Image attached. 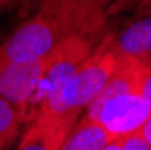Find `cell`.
<instances>
[{"label": "cell", "mask_w": 151, "mask_h": 150, "mask_svg": "<svg viewBox=\"0 0 151 150\" xmlns=\"http://www.w3.org/2000/svg\"><path fill=\"white\" fill-rule=\"evenodd\" d=\"M97 34L86 16L83 0H43L0 44V63L38 60L70 36L96 40Z\"/></svg>", "instance_id": "6da1fadb"}, {"label": "cell", "mask_w": 151, "mask_h": 150, "mask_svg": "<svg viewBox=\"0 0 151 150\" xmlns=\"http://www.w3.org/2000/svg\"><path fill=\"white\" fill-rule=\"evenodd\" d=\"M140 72L142 62L121 58L103 90L85 110L111 141L139 134L151 116V105L140 94Z\"/></svg>", "instance_id": "7a4b0ae2"}, {"label": "cell", "mask_w": 151, "mask_h": 150, "mask_svg": "<svg viewBox=\"0 0 151 150\" xmlns=\"http://www.w3.org/2000/svg\"><path fill=\"white\" fill-rule=\"evenodd\" d=\"M119 60L121 56L111 51L108 36L99 40V44L88 54V58L61 87V90L49 103L42 105L32 116H40L68 134L74 123L85 114L88 105L103 90Z\"/></svg>", "instance_id": "3957f363"}, {"label": "cell", "mask_w": 151, "mask_h": 150, "mask_svg": "<svg viewBox=\"0 0 151 150\" xmlns=\"http://www.w3.org/2000/svg\"><path fill=\"white\" fill-rule=\"evenodd\" d=\"M97 44L99 42L90 40L86 36H70L49 54L45 72L40 80V85L36 89V94L31 105L29 119L42 105L49 103L61 90V87L72 78V74L88 58V54Z\"/></svg>", "instance_id": "277c9868"}, {"label": "cell", "mask_w": 151, "mask_h": 150, "mask_svg": "<svg viewBox=\"0 0 151 150\" xmlns=\"http://www.w3.org/2000/svg\"><path fill=\"white\" fill-rule=\"evenodd\" d=\"M49 54L38 60L0 63V96L20 108L27 118L31 114L36 89L45 72Z\"/></svg>", "instance_id": "5b68a950"}, {"label": "cell", "mask_w": 151, "mask_h": 150, "mask_svg": "<svg viewBox=\"0 0 151 150\" xmlns=\"http://www.w3.org/2000/svg\"><path fill=\"white\" fill-rule=\"evenodd\" d=\"M111 51L121 58L146 62L151 58V16L128 24L117 34L108 36Z\"/></svg>", "instance_id": "8992f818"}, {"label": "cell", "mask_w": 151, "mask_h": 150, "mask_svg": "<svg viewBox=\"0 0 151 150\" xmlns=\"http://www.w3.org/2000/svg\"><path fill=\"white\" fill-rule=\"evenodd\" d=\"M67 132L54 127L50 121L32 116L16 141L14 150H58Z\"/></svg>", "instance_id": "52a82bcc"}, {"label": "cell", "mask_w": 151, "mask_h": 150, "mask_svg": "<svg viewBox=\"0 0 151 150\" xmlns=\"http://www.w3.org/2000/svg\"><path fill=\"white\" fill-rule=\"evenodd\" d=\"M110 141L106 130L83 114L63 138L58 150H101Z\"/></svg>", "instance_id": "ba28073f"}, {"label": "cell", "mask_w": 151, "mask_h": 150, "mask_svg": "<svg viewBox=\"0 0 151 150\" xmlns=\"http://www.w3.org/2000/svg\"><path fill=\"white\" fill-rule=\"evenodd\" d=\"M29 118L0 96V150H11L24 132Z\"/></svg>", "instance_id": "9c48e42d"}, {"label": "cell", "mask_w": 151, "mask_h": 150, "mask_svg": "<svg viewBox=\"0 0 151 150\" xmlns=\"http://www.w3.org/2000/svg\"><path fill=\"white\" fill-rule=\"evenodd\" d=\"M113 0H83V6L85 11L88 15V20L90 24L96 27L97 33H101V27L106 20V11L111 6Z\"/></svg>", "instance_id": "30bf717a"}, {"label": "cell", "mask_w": 151, "mask_h": 150, "mask_svg": "<svg viewBox=\"0 0 151 150\" xmlns=\"http://www.w3.org/2000/svg\"><path fill=\"white\" fill-rule=\"evenodd\" d=\"M42 2L43 0H6V4L2 6V9L16 11L20 18H27L42 6Z\"/></svg>", "instance_id": "8fae6325"}, {"label": "cell", "mask_w": 151, "mask_h": 150, "mask_svg": "<svg viewBox=\"0 0 151 150\" xmlns=\"http://www.w3.org/2000/svg\"><path fill=\"white\" fill-rule=\"evenodd\" d=\"M147 4H149V0H113L111 6L106 11V18L121 15V13H129V11L142 7V6H147Z\"/></svg>", "instance_id": "7c38bea8"}, {"label": "cell", "mask_w": 151, "mask_h": 150, "mask_svg": "<svg viewBox=\"0 0 151 150\" xmlns=\"http://www.w3.org/2000/svg\"><path fill=\"white\" fill-rule=\"evenodd\" d=\"M140 94L144 100L151 105V58L142 62V72H140Z\"/></svg>", "instance_id": "4fadbf2b"}, {"label": "cell", "mask_w": 151, "mask_h": 150, "mask_svg": "<svg viewBox=\"0 0 151 150\" xmlns=\"http://www.w3.org/2000/svg\"><path fill=\"white\" fill-rule=\"evenodd\" d=\"M124 150H151V146L146 143V139L139 132L124 139Z\"/></svg>", "instance_id": "5bb4252c"}, {"label": "cell", "mask_w": 151, "mask_h": 150, "mask_svg": "<svg viewBox=\"0 0 151 150\" xmlns=\"http://www.w3.org/2000/svg\"><path fill=\"white\" fill-rule=\"evenodd\" d=\"M101 150H124V139H113L108 145H104Z\"/></svg>", "instance_id": "9a60e30c"}, {"label": "cell", "mask_w": 151, "mask_h": 150, "mask_svg": "<svg viewBox=\"0 0 151 150\" xmlns=\"http://www.w3.org/2000/svg\"><path fill=\"white\" fill-rule=\"evenodd\" d=\"M140 136L146 139V143L151 146V116H149V119H147V123L142 127V130H140Z\"/></svg>", "instance_id": "2e32d148"}, {"label": "cell", "mask_w": 151, "mask_h": 150, "mask_svg": "<svg viewBox=\"0 0 151 150\" xmlns=\"http://www.w3.org/2000/svg\"><path fill=\"white\" fill-rule=\"evenodd\" d=\"M4 4H6V0H0V7H2Z\"/></svg>", "instance_id": "e0dca14e"}, {"label": "cell", "mask_w": 151, "mask_h": 150, "mask_svg": "<svg viewBox=\"0 0 151 150\" xmlns=\"http://www.w3.org/2000/svg\"><path fill=\"white\" fill-rule=\"evenodd\" d=\"M149 4H151V0H149Z\"/></svg>", "instance_id": "ac0fdd59"}]
</instances>
